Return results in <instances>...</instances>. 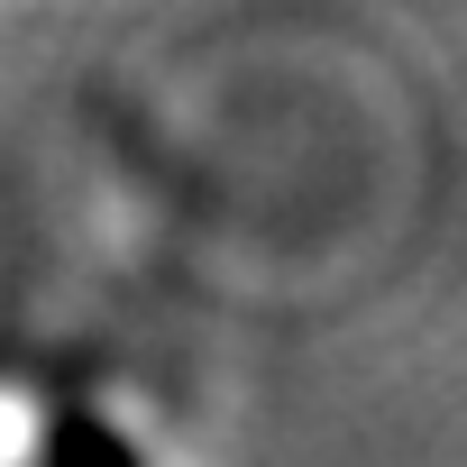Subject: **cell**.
<instances>
[{
	"mask_svg": "<svg viewBox=\"0 0 467 467\" xmlns=\"http://www.w3.org/2000/svg\"><path fill=\"white\" fill-rule=\"evenodd\" d=\"M65 449H101V458H129V440H119L110 421H56V431H47V458H65Z\"/></svg>",
	"mask_w": 467,
	"mask_h": 467,
	"instance_id": "cell-1",
	"label": "cell"
}]
</instances>
